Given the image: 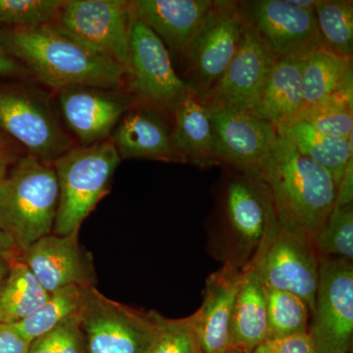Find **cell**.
Wrapping results in <instances>:
<instances>
[{"mask_svg":"<svg viewBox=\"0 0 353 353\" xmlns=\"http://www.w3.org/2000/svg\"><path fill=\"white\" fill-rule=\"evenodd\" d=\"M121 158L111 141L71 148L52 163L59 199L52 234L78 233L83 221L108 194Z\"/></svg>","mask_w":353,"mask_h":353,"instance_id":"5b68a950","label":"cell"},{"mask_svg":"<svg viewBox=\"0 0 353 353\" xmlns=\"http://www.w3.org/2000/svg\"><path fill=\"white\" fill-rule=\"evenodd\" d=\"M208 108L220 165L241 170H256L278 138L276 128L234 109L220 106Z\"/></svg>","mask_w":353,"mask_h":353,"instance_id":"9a60e30c","label":"cell"},{"mask_svg":"<svg viewBox=\"0 0 353 353\" xmlns=\"http://www.w3.org/2000/svg\"><path fill=\"white\" fill-rule=\"evenodd\" d=\"M240 2L246 20L277 59L324 46L315 9L301 8L289 0Z\"/></svg>","mask_w":353,"mask_h":353,"instance_id":"4fadbf2b","label":"cell"},{"mask_svg":"<svg viewBox=\"0 0 353 353\" xmlns=\"http://www.w3.org/2000/svg\"><path fill=\"white\" fill-rule=\"evenodd\" d=\"M27 353H85L79 315L32 341Z\"/></svg>","mask_w":353,"mask_h":353,"instance_id":"836d02e7","label":"cell"},{"mask_svg":"<svg viewBox=\"0 0 353 353\" xmlns=\"http://www.w3.org/2000/svg\"><path fill=\"white\" fill-rule=\"evenodd\" d=\"M227 353H241V352H238V350H229V352H228Z\"/></svg>","mask_w":353,"mask_h":353,"instance_id":"b9f144b4","label":"cell"},{"mask_svg":"<svg viewBox=\"0 0 353 353\" xmlns=\"http://www.w3.org/2000/svg\"><path fill=\"white\" fill-rule=\"evenodd\" d=\"M0 129L44 163L52 164L71 148L50 99L32 88H0Z\"/></svg>","mask_w":353,"mask_h":353,"instance_id":"30bf717a","label":"cell"},{"mask_svg":"<svg viewBox=\"0 0 353 353\" xmlns=\"http://www.w3.org/2000/svg\"><path fill=\"white\" fill-rule=\"evenodd\" d=\"M61 0H0V27L26 29L57 19Z\"/></svg>","mask_w":353,"mask_h":353,"instance_id":"d6a6232c","label":"cell"},{"mask_svg":"<svg viewBox=\"0 0 353 353\" xmlns=\"http://www.w3.org/2000/svg\"><path fill=\"white\" fill-rule=\"evenodd\" d=\"M255 172L270 189L280 219L315 236L338 197L330 172L280 136Z\"/></svg>","mask_w":353,"mask_h":353,"instance_id":"3957f363","label":"cell"},{"mask_svg":"<svg viewBox=\"0 0 353 353\" xmlns=\"http://www.w3.org/2000/svg\"><path fill=\"white\" fill-rule=\"evenodd\" d=\"M250 353H316L308 332L266 339Z\"/></svg>","mask_w":353,"mask_h":353,"instance_id":"e575fe53","label":"cell"},{"mask_svg":"<svg viewBox=\"0 0 353 353\" xmlns=\"http://www.w3.org/2000/svg\"><path fill=\"white\" fill-rule=\"evenodd\" d=\"M267 339L308 332L311 311L301 296L285 290L266 289Z\"/></svg>","mask_w":353,"mask_h":353,"instance_id":"f1b7e54d","label":"cell"},{"mask_svg":"<svg viewBox=\"0 0 353 353\" xmlns=\"http://www.w3.org/2000/svg\"><path fill=\"white\" fill-rule=\"evenodd\" d=\"M21 253L16 248L12 239L0 229V256L10 261L20 257Z\"/></svg>","mask_w":353,"mask_h":353,"instance_id":"74e56055","label":"cell"},{"mask_svg":"<svg viewBox=\"0 0 353 353\" xmlns=\"http://www.w3.org/2000/svg\"><path fill=\"white\" fill-rule=\"evenodd\" d=\"M111 141L121 159L145 158L183 162L174 145L170 128L150 109H134L125 114Z\"/></svg>","mask_w":353,"mask_h":353,"instance_id":"ffe728a7","label":"cell"},{"mask_svg":"<svg viewBox=\"0 0 353 353\" xmlns=\"http://www.w3.org/2000/svg\"><path fill=\"white\" fill-rule=\"evenodd\" d=\"M250 266L266 289L292 292L314 310L320 256L314 236L294 223L280 219Z\"/></svg>","mask_w":353,"mask_h":353,"instance_id":"8992f818","label":"cell"},{"mask_svg":"<svg viewBox=\"0 0 353 353\" xmlns=\"http://www.w3.org/2000/svg\"><path fill=\"white\" fill-rule=\"evenodd\" d=\"M20 259L51 294L70 285H95L92 255L81 245L79 232L68 236L50 234L32 243Z\"/></svg>","mask_w":353,"mask_h":353,"instance_id":"2e32d148","label":"cell"},{"mask_svg":"<svg viewBox=\"0 0 353 353\" xmlns=\"http://www.w3.org/2000/svg\"><path fill=\"white\" fill-rule=\"evenodd\" d=\"M0 48L57 90L71 87L115 90L129 70L95 52L57 23L26 29H0Z\"/></svg>","mask_w":353,"mask_h":353,"instance_id":"7a4b0ae2","label":"cell"},{"mask_svg":"<svg viewBox=\"0 0 353 353\" xmlns=\"http://www.w3.org/2000/svg\"><path fill=\"white\" fill-rule=\"evenodd\" d=\"M9 265L0 285V324L16 325L36 312L50 294L20 257Z\"/></svg>","mask_w":353,"mask_h":353,"instance_id":"484cf974","label":"cell"},{"mask_svg":"<svg viewBox=\"0 0 353 353\" xmlns=\"http://www.w3.org/2000/svg\"><path fill=\"white\" fill-rule=\"evenodd\" d=\"M2 139L1 137H0V148H1Z\"/></svg>","mask_w":353,"mask_h":353,"instance_id":"7bdbcfd3","label":"cell"},{"mask_svg":"<svg viewBox=\"0 0 353 353\" xmlns=\"http://www.w3.org/2000/svg\"><path fill=\"white\" fill-rule=\"evenodd\" d=\"M111 90L92 87L58 90L62 116L82 145L104 141L129 109V97Z\"/></svg>","mask_w":353,"mask_h":353,"instance_id":"e0dca14e","label":"cell"},{"mask_svg":"<svg viewBox=\"0 0 353 353\" xmlns=\"http://www.w3.org/2000/svg\"><path fill=\"white\" fill-rule=\"evenodd\" d=\"M9 261L8 260L0 256V285L3 283L4 279L6 278L7 274L9 272Z\"/></svg>","mask_w":353,"mask_h":353,"instance_id":"60d3db41","label":"cell"},{"mask_svg":"<svg viewBox=\"0 0 353 353\" xmlns=\"http://www.w3.org/2000/svg\"><path fill=\"white\" fill-rule=\"evenodd\" d=\"M276 59L246 20L233 59L214 87L199 101L206 106H220L250 113L259 101Z\"/></svg>","mask_w":353,"mask_h":353,"instance_id":"5bb4252c","label":"cell"},{"mask_svg":"<svg viewBox=\"0 0 353 353\" xmlns=\"http://www.w3.org/2000/svg\"><path fill=\"white\" fill-rule=\"evenodd\" d=\"M241 276L243 269L226 263L206 279L201 306L192 314L204 353L231 350L230 330Z\"/></svg>","mask_w":353,"mask_h":353,"instance_id":"ac0fdd59","label":"cell"},{"mask_svg":"<svg viewBox=\"0 0 353 353\" xmlns=\"http://www.w3.org/2000/svg\"><path fill=\"white\" fill-rule=\"evenodd\" d=\"M353 95H336L304 108L294 119L301 120L326 136L350 139L353 130Z\"/></svg>","mask_w":353,"mask_h":353,"instance_id":"f546056e","label":"cell"},{"mask_svg":"<svg viewBox=\"0 0 353 353\" xmlns=\"http://www.w3.org/2000/svg\"><path fill=\"white\" fill-rule=\"evenodd\" d=\"M316 21L325 48L352 60L353 2L350 0H319Z\"/></svg>","mask_w":353,"mask_h":353,"instance_id":"83f0119b","label":"cell"},{"mask_svg":"<svg viewBox=\"0 0 353 353\" xmlns=\"http://www.w3.org/2000/svg\"><path fill=\"white\" fill-rule=\"evenodd\" d=\"M132 7L124 0H66L57 23L90 50L129 70Z\"/></svg>","mask_w":353,"mask_h":353,"instance_id":"8fae6325","label":"cell"},{"mask_svg":"<svg viewBox=\"0 0 353 353\" xmlns=\"http://www.w3.org/2000/svg\"><path fill=\"white\" fill-rule=\"evenodd\" d=\"M308 334L316 353H350L353 340V261L320 257Z\"/></svg>","mask_w":353,"mask_h":353,"instance_id":"9c48e42d","label":"cell"},{"mask_svg":"<svg viewBox=\"0 0 353 353\" xmlns=\"http://www.w3.org/2000/svg\"><path fill=\"white\" fill-rule=\"evenodd\" d=\"M8 157L0 150V188L2 187L7 175H8Z\"/></svg>","mask_w":353,"mask_h":353,"instance_id":"f35d334b","label":"cell"},{"mask_svg":"<svg viewBox=\"0 0 353 353\" xmlns=\"http://www.w3.org/2000/svg\"><path fill=\"white\" fill-rule=\"evenodd\" d=\"M25 73L22 65L0 48V76H19Z\"/></svg>","mask_w":353,"mask_h":353,"instance_id":"8d00e7d4","label":"cell"},{"mask_svg":"<svg viewBox=\"0 0 353 353\" xmlns=\"http://www.w3.org/2000/svg\"><path fill=\"white\" fill-rule=\"evenodd\" d=\"M266 288L252 266L243 269L240 288L234 301L230 343L231 350L250 353L266 340Z\"/></svg>","mask_w":353,"mask_h":353,"instance_id":"7402d4cb","label":"cell"},{"mask_svg":"<svg viewBox=\"0 0 353 353\" xmlns=\"http://www.w3.org/2000/svg\"><path fill=\"white\" fill-rule=\"evenodd\" d=\"M29 345L13 325L0 324V353H27Z\"/></svg>","mask_w":353,"mask_h":353,"instance_id":"d590c367","label":"cell"},{"mask_svg":"<svg viewBox=\"0 0 353 353\" xmlns=\"http://www.w3.org/2000/svg\"><path fill=\"white\" fill-rule=\"evenodd\" d=\"M276 131L278 136L287 139L303 154L328 170L339 190L348 165L353 162L352 134L347 139L326 136L297 119L278 125Z\"/></svg>","mask_w":353,"mask_h":353,"instance_id":"d4e9b609","label":"cell"},{"mask_svg":"<svg viewBox=\"0 0 353 353\" xmlns=\"http://www.w3.org/2000/svg\"><path fill=\"white\" fill-rule=\"evenodd\" d=\"M320 257L353 261V205H334L314 236Z\"/></svg>","mask_w":353,"mask_h":353,"instance_id":"4dcf8cb0","label":"cell"},{"mask_svg":"<svg viewBox=\"0 0 353 353\" xmlns=\"http://www.w3.org/2000/svg\"><path fill=\"white\" fill-rule=\"evenodd\" d=\"M85 353H146L157 329V311L139 310L85 289L79 313Z\"/></svg>","mask_w":353,"mask_h":353,"instance_id":"52a82bcc","label":"cell"},{"mask_svg":"<svg viewBox=\"0 0 353 353\" xmlns=\"http://www.w3.org/2000/svg\"><path fill=\"white\" fill-rule=\"evenodd\" d=\"M173 114L174 145L183 162H190L199 167L220 165L208 106L192 94L176 106Z\"/></svg>","mask_w":353,"mask_h":353,"instance_id":"603a6c76","label":"cell"},{"mask_svg":"<svg viewBox=\"0 0 353 353\" xmlns=\"http://www.w3.org/2000/svg\"><path fill=\"white\" fill-rule=\"evenodd\" d=\"M304 55L275 60L259 101L248 114L275 128L299 115L304 108Z\"/></svg>","mask_w":353,"mask_h":353,"instance_id":"44dd1931","label":"cell"},{"mask_svg":"<svg viewBox=\"0 0 353 353\" xmlns=\"http://www.w3.org/2000/svg\"><path fill=\"white\" fill-rule=\"evenodd\" d=\"M278 222L273 196L259 173L225 167L208 226L210 254L222 264L245 269Z\"/></svg>","mask_w":353,"mask_h":353,"instance_id":"6da1fadb","label":"cell"},{"mask_svg":"<svg viewBox=\"0 0 353 353\" xmlns=\"http://www.w3.org/2000/svg\"><path fill=\"white\" fill-rule=\"evenodd\" d=\"M87 287L70 285L50 294L43 305L24 321L13 325L30 343L51 330L76 317L82 307Z\"/></svg>","mask_w":353,"mask_h":353,"instance_id":"4316f807","label":"cell"},{"mask_svg":"<svg viewBox=\"0 0 353 353\" xmlns=\"http://www.w3.org/2000/svg\"><path fill=\"white\" fill-rule=\"evenodd\" d=\"M130 3L134 17L148 26L166 48L185 58L214 0H136Z\"/></svg>","mask_w":353,"mask_h":353,"instance_id":"d6986e66","label":"cell"},{"mask_svg":"<svg viewBox=\"0 0 353 353\" xmlns=\"http://www.w3.org/2000/svg\"><path fill=\"white\" fill-rule=\"evenodd\" d=\"M59 187L52 164L32 154L21 158L0 188V229L20 253L52 234Z\"/></svg>","mask_w":353,"mask_h":353,"instance_id":"277c9868","label":"cell"},{"mask_svg":"<svg viewBox=\"0 0 353 353\" xmlns=\"http://www.w3.org/2000/svg\"><path fill=\"white\" fill-rule=\"evenodd\" d=\"M132 15L129 74L132 90L148 103L174 113L192 92L176 73L161 39L132 12Z\"/></svg>","mask_w":353,"mask_h":353,"instance_id":"7c38bea8","label":"cell"},{"mask_svg":"<svg viewBox=\"0 0 353 353\" xmlns=\"http://www.w3.org/2000/svg\"><path fill=\"white\" fill-rule=\"evenodd\" d=\"M146 353H204L194 315L170 319L157 312V329Z\"/></svg>","mask_w":353,"mask_h":353,"instance_id":"1f68e13d","label":"cell"},{"mask_svg":"<svg viewBox=\"0 0 353 353\" xmlns=\"http://www.w3.org/2000/svg\"><path fill=\"white\" fill-rule=\"evenodd\" d=\"M245 23L240 1L214 0L185 55V83L197 99H204L226 71Z\"/></svg>","mask_w":353,"mask_h":353,"instance_id":"ba28073f","label":"cell"},{"mask_svg":"<svg viewBox=\"0 0 353 353\" xmlns=\"http://www.w3.org/2000/svg\"><path fill=\"white\" fill-rule=\"evenodd\" d=\"M304 108L336 95H353L352 60L321 46L304 55Z\"/></svg>","mask_w":353,"mask_h":353,"instance_id":"cb8c5ba5","label":"cell"},{"mask_svg":"<svg viewBox=\"0 0 353 353\" xmlns=\"http://www.w3.org/2000/svg\"><path fill=\"white\" fill-rule=\"evenodd\" d=\"M290 3L304 9H315L319 0H289Z\"/></svg>","mask_w":353,"mask_h":353,"instance_id":"ab89813d","label":"cell"}]
</instances>
